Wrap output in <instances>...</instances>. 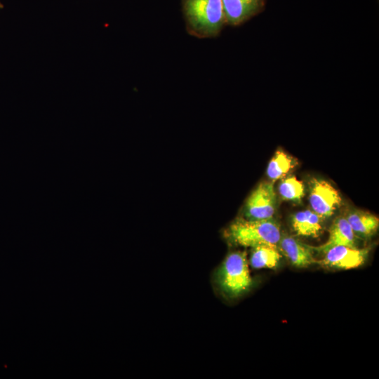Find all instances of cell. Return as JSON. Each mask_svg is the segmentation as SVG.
Instances as JSON below:
<instances>
[{"mask_svg":"<svg viewBox=\"0 0 379 379\" xmlns=\"http://www.w3.org/2000/svg\"><path fill=\"white\" fill-rule=\"evenodd\" d=\"M281 236L279 224L273 218L258 220L238 218L225 231V237L231 244L251 248L260 245L277 247Z\"/></svg>","mask_w":379,"mask_h":379,"instance_id":"cell-1","label":"cell"},{"mask_svg":"<svg viewBox=\"0 0 379 379\" xmlns=\"http://www.w3.org/2000/svg\"><path fill=\"white\" fill-rule=\"evenodd\" d=\"M190 32L199 37L218 34L225 22L222 0H182Z\"/></svg>","mask_w":379,"mask_h":379,"instance_id":"cell-2","label":"cell"},{"mask_svg":"<svg viewBox=\"0 0 379 379\" xmlns=\"http://www.w3.org/2000/svg\"><path fill=\"white\" fill-rule=\"evenodd\" d=\"M215 282L221 293L228 298H237L252 286L246 254L242 251L230 253L219 267Z\"/></svg>","mask_w":379,"mask_h":379,"instance_id":"cell-3","label":"cell"},{"mask_svg":"<svg viewBox=\"0 0 379 379\" xmlns=\"http://www.w3.org/2000/svg\"><path fill=\"white\" fill-rule=\"evenodd\" d=\"M276 210V194L272 182L260 183L250 194L244 208L245 218L252 220L272 218Z\"/></svg>","mask_w":379,"mask_h":379,"instance_id":"cell-4","label":"cell"},{"mask_svg":"<svg viewBox=\"0 0 379 379\" xmlns=\"http://www.w3.org/2000/svg\"><path fill=\"white\" fill-rule=\"evenodd\" d=\"M368 252V248L345 245L335 246L323 253L322 259L316 260L315 262L329 268L350 270L362 265Z\"/></svg>","mask_w":379,"mask_h":379,"instance_id":"cell-5","label":"cell"},{"mask_svg":"<svg viewBox=\"0 0 379 379\" xmlns=\"http://www.w3.org/2000/svg\"><path fill=\"white\" fill-rule=\"evenodd\" d=\"M309 201L312 210L325 218L334 213L340 205L341 198L338 190L330 183L314 178L310 184Z\"/></svg>","mask_w":379,"mask_h":379,"instance_id":"cell-6","label":"cell"},{"mask_svg":"<svg viewBox=\"0 0 379 379\" xmlns=\"http://www.w3.org/2000/svg\"><path fill=\"white\" fill-rule=\"evenodd\" d=\"M277 247L289 262L297 267H306L316 261L312 247L293 236L281 234Z\"/></svg>","mask_w":379,"mask_h":379,"instance_id":"cell-7","label":"cell"},{"mask_svg":"<svg viewBox=\"0 0 379 379\" xmlns=\"http://www.w3.org/2000/svg\"><path fill=\"white\" fill-rule=\"evenodd\" d=\"M225 22L237 26L261 12L265 0H222Z\"/></svg>","mask_w":379,"mask_h":379,"instance_id":"cell-8","label":"cell"},{"mask_svg":"<svg viewBox=\"0 0 379 379\" xmlns=\"http://www.w3.org/2000/svg\"><path fill=\"white\" fill-rule=\"evenodd\" d=\"M345 245L356 246V236L346 217L340 216L335 219L329 228V235L326 243L319 246H312L314 251L323 253L328 248Z\"/></svg>","mask_w":379,"mask_h":379,"instance_id":"cell-9","label":"cell"},{"mask_svg":"<svg viewBox=\"0 0 379 379\" xmlns=\"http://www.w3.org/2000/svg\"><path fill=\"white\" fill-rule=\"evenodd\" d=\"M321 219L312 209L300 211L293 215L292 227L297 235L317 237L322 231Z\"/></svg>","mask_w":379,"mask_h":379,"instance_id":"cell-10","label":"cell"},{"mask_svg":"<svg viewBox=\"0 0 379 379\" xmlns=\"http://www.w3.org/2000/svg\"><path fill=\"white\" fill-rule=\"evenodd\" d=\"M346 218L355 236L364 239L373 236L378 229V218L366 211L352 210Z\"/></svg>","mask_w":379,"mask_h":379,"instance_id":"cell-11","label":"cell"},{"mask_svg":"<svg viewBox=\"0 0 379 379\" xmlns=\"http://www.w3.org/2000/svg\"><path fill=\"white\" fill-rule=\"evenodd\" d=\"M281 258L277 246L260 245L252 248L249 263L254 269H272L278 266Z\"/></svg>","mask_w":379,"mask_h":379,"instance_id":"cell-12","label":"cell"},{"mask_svg":"<svg viewBox=\"0 0 379 379\" xmlns=\"http://www.w3.org/2000/svg\"><path fill=\"white\" fill-rule=\"evenodd\" d=\"M295 164V161L293 157L278 150L268 164L267 175L270 180L275 181L284 177Z\"/></svg>","mask_w":379,"mask_h":379,"instance_id":"cell-13","label":"cell"},{"mask_svg":"<svg viewBox=\"0 0 379 379\" xmlns=\"http://www.w3.org/2000/svg\"><path fill=\"white\" fill-rule=\"evenodd\" d=\"M279 195L284 200L299 201L305 195V187L302 181L291 175L281 180L278 187Z\"/></svg>","mask_w":379,"mask_h":379,"instance_id":"cell-14","label":"cell"},{"mask_svg":"<svg viewBox=\"0 0 379 379\" xmlns=\"http://www.w3.org/2000/svg\"><path fill=\"white\" fill-rule=\"evenodd\" d=\"M4 8V5L0 1V9Z\"/></svg>","mask_w":379,"mask_h":379,"instance_id":"cell-15","label":"cell"}]
</instances>
